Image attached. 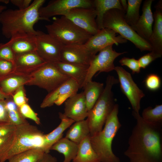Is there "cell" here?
Segmentation results:
<instances>
[{"label": "cell", "mask_w": 162, "mask_h": 162, "mask_svg": "<svg viewBox=\"0 0 162 162\" xmlns=\"http://www.w3.org/2000/svg\"><path fill=\"white\" fill-rule=\"evenodd\" d=\"M132 115L136 122L124 155L129 162H162V125L146 122L134 111Z\"/></svg>", "instance_id": "1"}, {"label": "cell", "mask_w": 162, "mask_h": 162, "mask_svg": "<svg viewBox=\"0 0 162 162\" xmlns=\"http://www.w3.org/2000/svg\"><path fill=\"white\" fill-rule=\"evenodd\" d=\"M45 0H34L27 8L23 10L6 9L2 13L0 23L3 35L10 38L18 34H29L36 35L38 30L34 26L39 20V10Z\"/></svg>", "instance_id": "2"}, {"label": "cell", "mask_w": 162, "mask_h": 162, "mask_svg": "<svg viewBox=\"0 0 162 162\" xmlns=\"http://www.w3.org/2000/svg\"><path fill=\"white\" fill-rule=\"evenodd\" d=\"M118 105L116 104L102 130L90 136L92 146L101 162H120L112 147L113 140L122 126L118 117Z\"/></svg>", "instance_id": "3"}, {"label": "cell", "mask_w": 162, "mask_h": 162, "mask_svg": "<svg viewBox=\"0 0 162 162\" xmlns=\"http://www.w3.org/2000/svg\"><path fill=\"white\" fill-rule=\"evenodd\" d=\"M118 83V79L109 75L102 93L93 107L88 111L86 120L90 130V136L102 130L112 110L116 104L112 89L113 86Z\"/></svg>", "instance_id": "4"}, {"label": "cell", "mask_w": 162, "mask_h": 162, "mask_svg": "<svg viewBox=\"0 0 162 162\" xmlns=\"http://www.w3.org/2000/svg\"><path fill=\"white\" fill-rule=\"evenodd\" d=\"M125 14L122 10L117 9L108 11L103 17V28H109L119 34L122 38L132 43L141 52L151 51L152 48L148 42L140 37L126 22Z\"/></svg>", "instance_id": "5"}, {"label": "cell", "mask_w": 162, "mask_h": 162, "mask_svg": "<svg viewBox=\"0 0 162 162\" xmlns=\"http://www.w3.org/2000/svg\"><path fill=\"white\" fill-rule=\"evenodd\" d=\"M15 141L9 150L0 160L5 162L12 156L26 150L43 148L44 134L35 126L29 123L16 126Z\"/></svg>", "instance_id": "6"}, {"label": "cell", "mask_w": 162, "mask_h": 162, "mask_svg": "<svg viewBox=\"0 0 162 162\" xmlns=\"http://www.w3.org/2000/svg\"><path fill=\"white\" fill-rule=\"evenodd\" d=\"M45 26L48 34L63 45L83 44L92 36L64 16L55 18L51 24Z\"/></svg>", "instance_id": "7"}, {"label": "cell", "mask_w": 162, "mask_h": 162, "mask_svg": "<svg viewBox=\"0 0 162 162\" xmlns=\"http://www.w3.org/2000/svg\"><path fill=\"white\" fill-rule=\"evenodd\" d=\"M25 74L30 77L27 85L37 86L49 93L70 78L61 72L53 63L49 62Z\"/></svg>", "instance_id": "8"}, {"label": "cell", "mask_w": 162, "mask_h": 162, "mask_svg": "<svg viewBox=\"0 0 162 162\" xmlns=\"http://www.w3.org/2000/svg\"><path fill=\"white\" fill-rule=\"evenodd\" d=\"M112 45H110L103 49L98 54H96L92 58L83 86L88 82L92 80V77L97 72H108L114 70L115 60L119 56L127 52H117L113 50Z\"/></svg>", "instance_id": "9"}, {"label": "cell", "mask_w": 162, "mask_h": 162, "mask_svg": "<svg viewBox=\"0 0 162 162\" xmlns=\"http://www.w3.org/2000/svg\"><path fill=\"white\" fill-rule=\"evenodd\" d=\"M121 89L131 104L133 111L139 113L140 102L145 96L143 91L134 82L131 74L121 66L115 67Z\"/></svg>", "instance_id": "10"}, {"label": "cell", "mask_w": 162, "mask_h": 162, "mask_svg": "<svg viewBox=\"0 0 162 162\" xmlns=\"http://www.w3.org/2000/svg\"><path fill=\"white\" fill-rule=\"evenodd\" d=\"M94 7L93 0H53L39 10L42 20L49 21V18L57 15L64 16L70 10L76 8Z\"/></svg>", "instance_id": "11"}, {"label": "cell", "mask_w": 162, "mask_h": 162, "mask_svg": "<svg viewBox=\"0 0 162 162\" xmlns=\"http://www.w3.org/2000/svg\"><path fill=\"white\" fill-rule=\"evenodd\" d=\"M63 16L91 36L100 30L96 22V12L94 7L74 8Z\"/></svg>", "instance_id": "12"}, {"label": "cell", "mask_w": 162, "mask_h": 162, "mask_svg": "<svg viewBox=\"0 0 162 162\" xmlns=\"http://www.w3.org/2000/svg\"><path fill=\"white\" fill-rule=\"evenodd\" d=\"M36 38V51L45 62L55 63L60 61L63 46L61 43L48 34L39 30Z\"/></svg>", "instance_id": "13"}, {"label": "cell", "mask_w": 162, "mask_h": 162, "mask_svg": "<svg viewBox=\"0 0 162 162\" xmlns=\"http://www.w3.org/2000/svg\"><path fill=\"white\" fill-rule=\"evenodd\" d=\"M127 40L120 35H117V33L107 28L100 30L94 35L92 36L86 42L85 46L91 54L94 56L104 48L115 44L126 43Z\"/></svg>", "instance_id": "14"}, {"label": "cell", "mask_w": 162, "mask_h": 162, "mask_svg": "<svg viewBox=\"0 0 162 162\" xmlns=\"http://www.w3.org/2000/svg\"><path fill=\"white\" fill-rule=\"evenodd\" d=\"M80 87L74 79L70 78L49 92L40 105L44 108L51 106L54 104L60 106L68 98L77 93Z\"/></svg>", "instance_id": "15"}, {"label": "cell", "mask_w": 162, "mask_h": 162, "mask_svg": "<svg viewBox=\"0 0 162 162\" xmlns=\"http://www.w3.org/2000/svg\"><path fill=\"white\" fill-rule=\"evenodd\" d=\"M93 56L84 44L63 45L60 61L88 67Z\"/></svg>", "instance_id": "16"}, {"label": "cell", "mask_w": 162, "mask_h": 162, "mask_svg": "<svg viewBox=\"0 0 162 162\" xmlns=\"http://www.w3.org/2000/svg\"><path fill=\"white\" fill-rule=\"evenodd\" d=\"M63 114L75 122L85 119L88 111L83 92L76 93L64 102Z\"/></svg>", "instance_id": "17"}, {"label": "cell", "mask_w": 162, "mask_h": 162, "mask_svg": "<svg viewBox=\"0 0 162 162\" xmlns=\"http://www.w3.org/2000/svg\"><path fill=\"white\" fill-rule=\"evenodd\" d=\"M153 1V0H146L144 2L142 15L137 23L131 26L140 37L148 41L152 33V26L154 22L151 9Z\"/></svg>", "instance_id": "18"}, {"label": "cell", "mask_w": 162, "mask_h": 162, "mask_svg": "<svg viewBox=\"0 0 162 162\" xmlns=\"http://www.w3.org/2000/svg\"><path fill=\"white\" fill-rule=\"evenodd\" d=\"M153 15L154 24L152 32L148 40L152 48V52L159 58L162 55V1L160 0L155 6Z\"/></svg>", "instance_id": "19"}, {"label": "cell", "mask_w": 162, "mask_h": 162, "mask_svg": "<svg viewBox=\"0 0 162 162\" xmlns=\"http://www.w3.org/2000/svg\"><path fill=\"white\" fill-rule=\"evenodd\" d=\"M46 62L36 51L16 54L14 71L27 73Z\"/></svg>", "instance_id": "20"}, {"label": "cell", "mask_w": 162, "mask_h": 162, "mask_svg": "<svg viewBox=\"0 0 162 162\" xmlns=\"http://www.w3.org/2000/svg\"><path fill=\"white\" fill-rule=\"evenodd\" d=\"M30 80L26 74L14 71L0 77V88L4 93L12 96L19 88L26 85Z\"/></svg>", "instance_id": "21"}, {"label": "cell", "mask_w": 162, "mask_h": 162, "mask_svg": "<svg viewBox=\"0 0 162 162\" xmlns=\"http://www.w3.org/2000/svg\"><path fill=\"white\" fill-rule=\"evenodd\" d=\"M36 35L18 34L12 36L7 43L15 55L36 51Z\"/></svg>", "instance_id": "22"}, {"label": "cell", "mask_w": 162, "mask_h": 162, "mask_svg": "<svg viewBox=\"0 0 162 162\" xmlns=\"http://www.w3.org/2000/svg\"><path fill=\"white\" fill-rule=\"evenodd\" d=\"M59 116L61 120L59 124L51 132L44 134V143L42 148L45 152L49 153L51 147L62 137L63 132L75 122L63 113L59 112Z\"/></svg>", "instance_id": "23"}, {"label": "cell", "mask_w": 162, "mask_h": 162, "mask_svg": "<svg viewBox=\"0 0 162 162\" xmlns=\"http://www.w3.org/2000/svg\"><path fill=\"white\" fill-rule=\"evenodd\" d=\"M53 63L61 72L74 80L80 88H82L88 67L61 61Z\"/></svg>", "instance_id": "24"}, {"label": "cell", "mask_w": 162, "mask_h": 162, "mask_svg": "<svg viewBox=\"0 0 162 162\" xmlns=\"http://www.w3.org/2000/svg\"><path fill=\"white\" fill-rule=\"evenodd\" d=\"M72 161L73 162H101L92 146L90 135L78 144L77 154Z\"/></svg>", "instance_id": "25"}, {"label": "cell", "mask_w": 162, "mask_h": 162, "mask_svg": "<svg viewBox=\"0 0 162 162\" xmlns=\"http://www.w3.org/2000/svg\"><path fill=\"white\" fill-rule=\"evenodd\" d=\"M78 148V144L68 139L62 137L51 147L50 150L56 151L63 154L64 157L63 162H70L75 157Z\"/></svg>", "instance_id": "26"}, {"label": "cell", "mask_w": 162, "mask_h": 162, "mask_svg": "<svg viewBox=\"0 0 162 162\" xmlns=\"http://www.w3.org/2000/svg\"><path fill=\"white\" fill-rule=\"evenodd\" d=\"M85 100L88 111L94 106L102 93L104 88L103 83L91 80L83 86Z\"/></svg>", "instance_id": "27"}, {"label": "cell", "mask_w": 162, "mask_h": 162, "mask_svg": "<svg viewBox=\"0 0 162 162\" xmlns=\"http://www.w3.org/2000/svg\"><path fill=\"white\" fill-rule=\"evenodd\" d=\"M93 3L96 12V21L99 30L103 28V17L106 12L112 9L122 10L120 0H94Z\"/></svg>", "instance_id": "28"}, {"label": "cell", "mask_w": 162, "mask_h": 162, "mask_svg": "<svg viewBox=\"0 0 162 162\" xmlns=\"http://www.w3.org/2000/svg\"><path fill=\"white\" fill-rule=\"evenodd\" d=\"M90 135V130L86 120L75 122L67 132L65 137L77 144Z\"/></svg>", "instance_id": "29"}, {"label": "cell", "mask_w": 162, "mask_h": 162, "mask_svg": "<svg viewBox=\"0 0 162 162\" xmlns=\"http://www.w3.org/2000/svg\"><path fill=\"white\" fill-rule=\"evenodd\" d=\"M44 152L42 148H34L17 154L8 160V162H37Z\"/></svg>", "instance_id": "30"}, {"label": "cell", "mask_w": 162, "mask_h": 162, "mask_svg": "<svg viewBox=\"0 0 162 162\" xmlns=\"http://www.w3.org/2000/svg\"><path fill=\"white\" fill-rule=\"evenodd\" d=\"M141 116L147 123L162 125V105H156L154 108L149 106L145 109Z\"/></svg>", "instance_id": "31"}, {"label": "cell", "mask_w": 162, "mask_h": 162, "mask_svg": "<svg viewBox=\"0 0 162 162\" xmlns=\"http://www.w3.org/2000/svg\"><path fill=\"white\" fill-rule=\"evenodd\" d=\"M128 7L124 18L130 26L135 25L140 17V9L142 0H128Z\"/></svg>", "instance_id": "32"}, {"label": "cell", "mask_w": 162, "mask_h": 162, "mask_svg": "<svg viewBox=\"0 0 162 162\" xmlns=\"http://www.w3.org/2000/svg\"><path fill=\"white\" fill-rule=\"evenodd\" d=\"M15 139V131L10 134L0 137V160L12 146Z\"/></svg>", "instance_id": "33"}, {"label": "cell", "mask_w": 162, "mask_h": 162, "mask_svg": "<svg viewBox=\"0 0 162 162\" xmlns=\"http://www.w3.org/2000/svg\"><path fill=\"white\" fill-rule=\"evenodd\" d=\"M19 111L24 118H27L33 120L36 124H40V118L30 106L26 103L18 107Z\"/></svg>", "instance_id": "34"}, {"label": "cell", "mask_w": 162, "mask_h": 162, "mask_svg": "<svg viewBox=\"0 0 162 162\" xmlns=\"http://www.w3.org/2000/svg\"><path fill=\"white\" fill-rule=\"evenodd\" d=\"M144 83L146 88L152 91L158 90L161 86V80L159 76L154 74L148 75L145 80Z\"/></svg>", "instance_id": "35"}, {"label": "cell", "mask_w": 162, "mask_h": 162, "mask_svg": "<svg viewBox=\"0 0 162 162\" xmlns=\"http://www.w3.org/2000/svg\"><path fill=\"white\" fill-rule=\"evenodd\" d=\"M8 111V122L16 126L28 123L20 112L18 109Z\"/></svg>", "instance_id": "36"}, {"label": "cell", "mask_w": 162, "mask_h": 162, "mask_svg": "<svg viewBox=\"0 0 162 162\" xmlns=\"http://www.w3.org/2000/svg\"><path fill=\"white\" fill-rule=\"evenodd\" d=\"M15 54L7 43H0V59L10 61L14 63Z\"/></svg>", "instance_id": "37"}, {"label": "cell", "mask_w": 162, "mask_h": 162, "mask_svg": "<svg viewBox=\"0 0 162 162\" xmlns=\"http://www.w3.org/2000/svg\"><path fill=\"white\" fill-rule=\"evenodd\" d=\"M119 62L122 66L128 67L132 70L133 74L139 73L140 72L141 68L138 60L134 58L124 57L119 61Z\"/></svg>", "instance_id": "38"}, {"label": "cell", "mask_w": 162, "mask_h": 162, "mask_svg": "<svg viewBox=\"0 0 162 162\" xmlns=\"http://www.w3.org/2000/svg\"><path fill=\"white\" fill-rule=\"evenodd\" d=\"M23 88V86H21L12 96L14 101L18 107L27 103L28 101Z\"/></svg>", "instance_id": "39"}, {"label": "cell", "mask_w": 162, "mask_h": 162, "mask_svg": "<svg viewBox=\"0 0 162 162\" xmlns=\"http://www.w3.org/2000/svg\"><path fill=\"white\" fill-rule=\"evenodd\" d=\"M15 66L14 62L0 59V77L8 74L14 71Z\"/></svg>", "instance_id": "40"}, {"label": "cell", "mask_w": 162, "mask_h": 162, "mask_svg": "<svg viewBox=\"0 0 162 162\" xmlns=\"http://www.w3.org/2000/svg\"><path fill=\"white\" fill-rule=\"evenodd\" d=\"M159 58L157 55L150 52L140 57L138 60L140 68L145 69L153 61Z\"/></svg>", "instance_id": "41"}, {"label": "cell", "mask_w": 162, "mask_h": 162, "mask_svg": "<svg viewBox=\"0 0 162 162\" xmlns=\"http://www.w3.org/2000/svg\"><path fill=\"white\" fill-rule=\"evenodd\" d=\"M16 126L9 122H0V137L14 132Z\"/></svg>", "instance_id": "42"}, {"label": "cell", "mask_w": 162, "mask_h": 162, "mask_svg": "<svg viewBox=\"0 0 162 162\" xmlns=\"http://www.w3.org/2000/svg\"><path fill=\"white\" fill-rule=\"evenodd\" d=\"M8 122V111L4 100H0V122Z\"/></svg>", "instance_id": "43"}, {"label": "cell", "mask_w": 162, "mask_h": 162, "mask_svg": "<svg viewBox=\"0 0 162 162\" xmlns=\"http://www.w3.org/2000/svg\"><path fill=\"white\" fill-rule=\"evenodd\" d=\"M10 2L17 7L19 10H23L27 8L32 2L31 0H11Z\"/></svg>", "instance_id": "44"}, {"label": "cell", "mask_w": 162, "mask_h": 162, "mask_svg": "<svg viewBox=\"0 0 162 162\" xmlns=\"http://www.w3.org/2000/svg\"><path fill=\"white\" fill-rule=\"evenodd\" d=\"M6 108L7 111L18 109V107L14 101L12 97L4 100Z\"/></svg>", "instance_id": "45"}, {"label": "cell", "mask_w": 162, "mask_h": 162, "mask_svg": "<svg viewBox=\"0 0 162 162\" xmlns=\"http://www.w3.org/2000/svg\"><path fill=\"white\" fill-rule=\"evenodd\" d=\"M49 153L44 152L37 162H57V158Z\"/></svg>", "instance_id": "46"}, {"label": "cell", "mask_w": 162, "mask_h": 162, "mask_svg": "<svg viewBox=\"0 0 162 162\" xmlns=\"http://www.w3.org/2000/svg\"><path fill=\"white\" fill-rule=\"evenodd\" d=\"M120 2L122 10L125 13L128 7V1L126 0H120Z\"/></svg>", "instance_id": "47"}, {"label": "cell", "mask_w": 162, "mask_h": 162, "mask_svg": "<svg viewBox=\"0 0 162 162\" xmlns=\"http://www.w3.org/2000/svg\"><path fill=\"white\" fill-rule=\"evenodd\" d=\"M11 96H12L8 95L4 93L0 88V100H5Z\"/></svg>", "instance_id": "48"}, {"label": "cell", "mask_w": 162, "mask_h": 162, "mask_svg": "<svg viewBox=\"0 0 162 162\" xmlns=\"http://www.w3.org/2000/svg\"><path fill=\"white\" fill-rule=\"evenodd\" d=\"M6 9L7 7L6 6L0 5V17L2 13L4 10H6Z\"/></svg>", "instance_id": "49"}]
</instances>
